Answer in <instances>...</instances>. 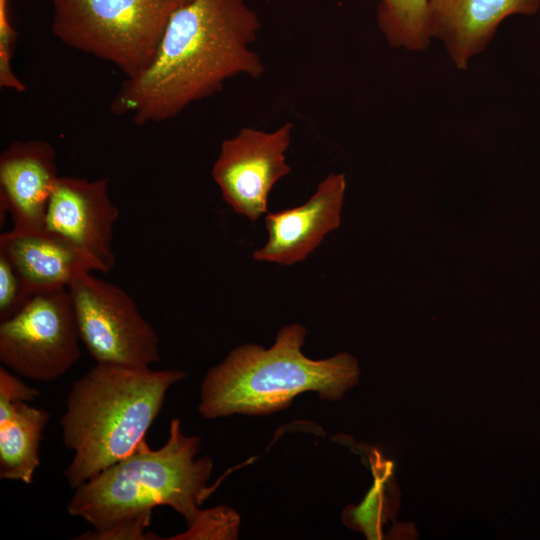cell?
<instances>
[{
	"mask_svg": "<svg viewBox=\"0 0 540 540\" xmlns=\"http://www.w3.org/2000/svg\"><path fill=\"white\" fill-rule=\"evenodd\" d=\"M50 418L28 402L0 405V478L32 482L40 465L39 448Z\"/></svg>",
	"mask_w": 540,
	"mask_h": 540,
	"instance_id": "cell-14",
	"label": "cell"
},
{
	"mask_svg": "<svg viewBox=\"0 0 540 540\" xmlns=\"http://www.w3.org/2000/svg\"><path fill=\"white\" fill-rule=\"evenodd\" d=\"M293 128L290 122L272 132L246 127L221 143L211 175L236 213L254 222L267 212L272 188L291 172L286 151Z\"/></svg>",
	"mask_w": 540,
	"mask_h": 540,
	"instance_id": "cell-8",
	"label": "cell"
},
{
	"mask_svg": "<svg viewBox=\"0 0 540 540\" xmlns=\"http://www.w3.org/2000/svg\"><path fill=\"white\" fill-rule=\"evenodd\" d=\"M80 335L67 288L34 293L0 324V361L20 377L49 382L81 356Z\"/></svg>",
	"mask_w": 540,
	"mask_h": 540,
	"instance_id": "cell-7",
	"label": "cell"
},
{
	"mask_svg": "<svg viewBox=\"0 0 540 540\" xmlns=\"http://www.w3.org/2000/svg\"><path fill=\"white\" fill-rule=\"evenodd\" d=\"M305 336L302 325L291 324L278 332L268 349L243 344L232 350L204 377L201 415L208 419L265 415L288 407L297 395L309 391L320 399L339 400L359 380L357 359L346 352L310 359L302 352Z\"/></svg>",
	"mask_w": 540,
	"mask_h": 540,
	"instance_id": "cell-4",
	"label": "cell"
},
{
	"mask_svg": "<svg viewBox=\"0 0 540 540\" xmlns=\"http://www.w3.org/2000/svg\"><path fill=\"white\" fill-rule=\"evenodd\" d=\"M540 0H429L427 31L439 39L458 69L484 51L510 15L534 14Z\"/></svg>",
	"mask_w": 540,
	"mask_h": 540,
	"instance_id": "cell-12",
	"label": "cell"
},
{
	"mask_svg": "<svg viewBox=\"0 0 540 540\" xmlns=\"http://www.w3.org/2000/svg\"><path fill=\"white\" fill-rule=\"evenodd\" d=\"M17 32L9 17V0H0V86L23 92L26 86L12 68Z\"/></svg>",
	"mask_w": 540,
	"mask_h": 540,
	"instance_id": "cell-18",
	"label": "cell"
},
{
	"mask_svg": "<svg viewBox=\"0 0 540 540\" xmlns=\"http://www.w3.org/2000/svg\"><path fill=\"white\" fill-rule=\"evenodd\" d=\"M429 0H380L377 22L388 43L395 48L422 51L429 44Z\"/></svg>",
	"mask_w": 540,
	"mask_h": 540,
	"instance_id": "cell-15",
	"label": "cell"
},
{
	"mask_svg": "<svg viewBox=\"0 0 540 540\" xmlns=\"http://www.w3.org/2000/svg\"><path fill=\"white\" fill-rule=\"evenodd\" d=\"M32 296L10 261L0 254V321L13 317Z\"/></svg>",
	"mask_w": 540,
	"mask_h": 540,
	"instance_id": "cell-17",
	"label": "cell"
},
{
	"mask_svg": "<svg viewBox=\"0 0 540 540\" xmlns=\"http://www.w3.org/2000/svg\"><path fill=\"white\" fill-rule=\"evenodd\" d=\"M40 391L27 385L15 373L4 366L0 368V405L31 402Z\"/></svg>",
	"mask_w": 540,
	"mask_h": 540,
	"instance_id": "cell-19",
	"label": "cell"
},
{
	"mask_svg": "<svg viewBox=\"0 0 540 540\" xmlns=\"http://www.w3.org/2000/svg\"><path fill=\"white\" fill-rule=\"evenodd\" d=\"M189 0H51L65 45L117 67L125 79L151 63L173 13Z\"/></svg>",
	"mask_w": 540,
	"mask_h": 540,
	"instance_id": "cell-5",
	"label": "cell"
},
{
	"mask_svg": "<svg viewBox=\"0 0 540 540\" xmlns=\"http://www.w3.org/2000/svg\"><path fill=\"white\" fill-rule=\"evenodd\" d=\"M346 180L331 173L317 186L304 204L268 213L265 218L268 239L253 252L259 261L293 265L303 261L341 222Z\"/></svg>",
	"mask_w": 540,
	"mask_h": 540,
	"instance_id": "cell-11",
	"label": "cell"
},
{
	"mask_svg": "<svg viewBox=\"0 0 540 540\" xmlns=\"http://www.w3.org/2000/svg\"><path fill=\"white\" fill-rule=\"evenodd\" d=\"M374 469V486L360 506H348L344 511V522L362 531L369 539L382 538V525L396 513L397 496L391 465L383 469Z\"/></svg>",
	"mask_w": 540,
	"mask_h": 540,
	"instance_id": "cell-16",
	"label": "cell"
},
{
	"mask_svg": "<svg viewBox=\"0 0 540 540\" xmlns=\"http://www.w3.org/2000/svg\"><path fill=\"white\" fill-rule=\"evenodd\" d=\"M187 376L114 364L91 368L71 387L60 419L73 458L64 471L77 488L131 454L157 418L168 389Z\"/></svg>",
	"mask_w": 540,
	"mask_h": 540,
	"instance_id": "cell-3",
	"label": "cell"
},
{
	"mask_svg": "<svg viewBox=\"0 0 540 540\" xmlns=\"http://www.w3.org/2000/svg\"><path fill=\"white\" fill-rule=\"evenodd\" d=\"M0 254L13 265L32 294L67 288L81 273L104 267L66 238L47 230L0 235Z\"/></svg>",
	"mask_w": 540,
	"mask_h": 540,
	"instance_id": "cell-13",
	"label": "cell"
},
{
	"mask_svg": "<svg viewBox=\"0 0 540 540\" xmlns=\"http://www.w3.org/2000/svg\"><path fill=\"white\" fill-rule=\"evenodd\" d=\"M59 177L54 147L45 140L12 142L0 155V213L12 231L45 230L48 203Z\"/></svg>",
	"mask_w": 540,
	"mask_h": 540,
	"instance_id": "cell-10",
	"label": "cell"
},
{
	"mask_svg": "<svg viewBox=\"0 0 540 540\" xmlns=\"http://www.w3.org/2000/svg\"><path fill=\"white\" fill-rule=\"evenodd\" d=\"M67 290L81 342L96 363L150 368L160 361L158 335L124 289L83 272Z\"/></svg>",
	"mask_w": 540,
	"mask_h": 540,
	"instance_id": "cell-6",
	"label": "cell"
},
{
	"mask_svg": "<svg viewBox=\"0 0 540 540\" xmlns=\"http://www.w3.org/2000/svg\"><path fill=\"white\" fill-rule=\"evenodd\" d=\"M260 27L245 0H189L171 16L149 66L124 79L111 112L137 125L159 123L220 92L230 78H260L265 66L251 49Z\"/></svg>",
	"mask_w": 540,
	"mask_h": 540,
	"instance_id": "cell-1",
	"label": "cell"
},
{
	"mask_svg": "<svg viewBox=\"0 0 540 540\" xmlns=\"http://www.w3.org/2000/svg\"><path fill=\"white\" fill-rule=\"evenodd\" d=\"M199 445L200 438L185 436L180 420L173 419L161 448L152 450L144 439L131 454L75 488L68 513L88 522L94 532H104L169 506L188 525L179 538H217L224 510L199 508L212 492L207 482L213 469L209 457L195 460Z\"/></svg>",
	"mask_w": 540,
	"mask_h": 540,
	"instance_id": "cell-2",
	"label": "cell"
},
{
	"mask_svg": "<svg viewBox=\"0 0 540 540\" xmlns=\"http://www.w3.org/2000/svg\"><path fill=\"white\" fill-rule=\"evenodd\" d=\"M108 186V178L59 176L45 217V230L66 238L96 259L106 274L115 265L112 239L119 216Z\"/></svg>",
	"mask_w": 540,
	"mask_h": 540,
	"instance_id": "cell-9",
	"label": "cell"
}]
</instances>
